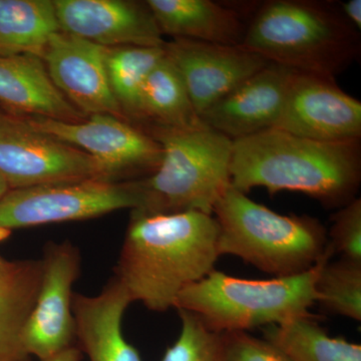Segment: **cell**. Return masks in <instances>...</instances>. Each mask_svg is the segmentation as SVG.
Masks as SVG:
<instances>
[{"mask_svg": "<svg viewBox=\"0 0 361 361\" xmlns=\"http://www.w3.org/2000/svg\"><path fill=\"white\" fill-rule=\"evenodd\" d=\"M218 238L213 215L133 212L115 276L133 302L165 312L175 308L180 292L215 270Z\"/></svg>", "mask_w": 361, "mask_h": 361, "instance_id": "obj_1", "label": "cell"}, {"mask_svg": "<svg viewBox=\"0 0 361 361\" xmlns=\"http://www.w3.org/2000/svg\"><path fill=\"white\" fill-rule=\"evenodd\" d=\"M360 183V140L320 142L270 129L233 141L230 184L244 194L299 192L339 209L357 198Z\"/></svg>", "mask_w": 361, "mask_h": 361, "instance_id": "obj_2", "label": "cell"}, {"mask_svg": "<svg viewBox=\"0 0 361 361\" xmlns=\"http://www.w3.org/2000/svg\"><path fill=\"white\" fill-rule=\"evenodd\" d=\"M341 4L270 0L246 25L241 45L268 63L336 80L360 54V35Z\"/></svg>", "mask_w": 361, "mask_h": 361, "instance_id": "obj_3", "label": "cell"}, {"mask_svg": "<svg viewBox=\"0 0 361 361\" xmlns=\"http://www.w3.org/2000/svg\"><path fill=\"white\" fill-rule=\"evenodd\" d=\"M220 256H236L267 274L307 272L334 255L324 226L307 215H281L230 185L214 207Z\"/></svg>", "mask_w": 361, "mask_h": 361, "instance_id": "obj_4", "label": "cell"}, {"mask_svg": "<svg viewBox=\"0 0 361 361\" xmlns=\"http://www.w3.org/2000/svg\"><path fill=\"white\" fill-rule=\"evenodd\" d=\"M322 259L307 272L269 280H249L213 270L180 292L176 310L190 311L217 334L248 331L311 316Z\"/></svg>", "mask_w": 361, "mask_h": 361, "instance_id": "obj_5", "label": "cell"}, {"mask_svg": "<svg viewBox=\"0 0 361 361\" xmlns=\"http://www.w3.org/2000/svg\"><path fill=\"white\" fill-rule=\"evenodd\" d=\"M161 148L158 169L141 179L145 199L133 212L145 215L197 211L213 215L230 185L233 141L216 130L152 126Z\"/></svg>", "mask_w": 361, "mask_h": 361, "instance_id": "obj_6", "label": "cell"}, {"mask_svg": "<svg viewBox=\"0 0 361 361\" xmlns=\"http://www.w3.org/2000/svg\"><path fill=\"white\" fill-rule=\"evenodd\" d=\"M142 180H84L9 190L0 198V237L32 226L92 219L144 204Z\"/></svg>", "mask_w": 361, "mask_h": 361, "instance_id": "obj_7", "label": "cell"}, {"mask_svg": "<svg viewBox=\"0 0 361 361\" xmlns=\"http://www.w3.org/2000/svg\"><path fill=\"white\" fill-rule=\"evenodd\" d=\"M30 127L54 139L82 149L92 157L104 182L140 174H153L161 160V145L145 132L106 114L90 116L78 123L30 116Z\"/></svg>", "mask_w": 361, "mask_h": 361, "instance_id": "obj_8", "label": "cell"}, {"mask_svg": "<svg viewBox=\"0 0 361 361\" xmlns=\"http://www.w3.org/2000/svg\"><path fill=\"white\" fill-rule=\"evenodd\" d=\"M0 175L9 189L102 180L94 159L0 111Z\"/></svg>", "mask_w": 361, "mask_h": 361, "instance_id": "obj_9", "label": "cell"}, {"mask_svg": "<svg viewBox=\"0 0 361 361\" xmlns=\"http://www.w3.org/2000/svg\"><path fill=\"white\" fill-rule=\"evenodd\" d=\"M80 261V251L70 241L44 246L39 290L23 334V346L32 357L42 361L77 345L73 285Z\"/></svg>", "mask_w": 361, "mask_h": 361, "instance_id": "obj_10", "label": "cell"}, {"mask_svg": "<svg viewBox=\"0 0 361 361\" xmlns=\"http://www.w3.org/2000/svg\"><path fill=\"white\" fill-rule=\"evenodd\" d=\"M274 129L320 142L360 140L361 103L336 80L296 71Z\"/></svg>", "mask_w": 361, "mask_h": 361, "instance_id": "obj_11", "label": "cell"}, {"mask_svg": "<svg viewBox=\"0 0 361 361\" xmlns=\"http://www.w3.org/2000/svg\"><path fill=\"white\" fill-rule=\"evenodd\" d=\"M164 47L199 116L270 63L243 45L174 39Z\"/></svg>", "mask_w": 361, "mask_h": 361, "instance_id": "obj_12", "label": "cell"}, {"mask_svg": "<svg viewBox=\"0 0 361 361\" xmlns=\"http://www.w3.org/2000/svg\"><path fill=\"white\" fill-rule=\"evenodd\" d=\"M52 84L82 115L123 118L109 84L106 47L59 32L42 56Z\"/></svg>", "mask_w": 361, "mask_h": 361, "instance_id": "obj_13", "label": "cell"}, {"mask_svg": "<svg viewBox=\"0 0 361 361\" xmlns=\"http://www.w3.org/2000/svg\"><path fill=\"white\" fill-rule=\"evenodd\" d=\"M54 4L61 32L106 49L166 44L147 4L123 0H56Z\"/></svg>", "mask_w": 361, "mask_h": 361, "instance_id": "obj_14", "label": "cell"}, {"mask_svg": "<svg viewBox=\"0 0 361 361\" xmlns=\"http://www.w3.org/2000/svg\"><path fill=\"white\" fill-rule=\"evenodd\" d=\"M295 73L269 63L207 109L202 123L231 141L274 129Z\"/></svg>", "mask_w": 361, "mask_h": 361, "instance_id": "obj_15", "label": "cell"}, {"mask_svg": "<svg viewBox=\"0 0 361 361\" xmlns=\"http://www.w3.org/2000/svg\"><path fill=\"white\" fill-rule=\"evenodd\" d=\"M133 303L116 276L96 296L73 294L75 341L90 361H142L123 334V314Z\"/></svg>", "mask_w": 361, "mask_h": 361, "instance_id": "obj_16", "label": "cell"}, {"mask_svg": "<svg viewBox=\"0 0 361 361\" xmlns=\"http://www.w3.org/2000/svg\"><path fill=\"white\" fill-rule=\"evenodd\" d=\"M0 103L33 116L82 121V114L52 84L44 61L30 54H0Z\"/></svg>", "mask_w": 361, "mask_h": 361, "instance_id": "obj_17", "label": "cell"}, {"mask_svg": "<svg viewBox=\"0 0 361 361\" xmlns=\"http://www.w3.org/2000/svg\"><path fill=\"white\" fill-rule=\"evenodd\" d=\"M161 35L174 39L241 45L246 25L236 9L212 0H148Z\"/></svg>", "mask_w": 361, "mask_h": 361, "instance_id": "obj_18", "label": "cell"}, {"mask_svg": "<svg viewBox=\"0 0 361 361\" xmlns=\"http://www.w3.org/2000/svg\"><path fill=\"white\" fill-rule=\"evenodd\" d=\"M42 280L40 260L13 262L0 275V361H32L23 334Z\"/></svg>", "mask_w": 361, "mask_h": 361, "instance_id": "obj_19", "label": "cell"}, {"mask_svg": "<svg viewBox=\"0 0 361 361\" xmlns=\"http://www.w3.org/2000/svg\"><path fill=\"white\" fill-rule=\"evenodd\" d=\"M61 32L51 0H0V54L42 59L54 33Z\"/></svg>", "mask_w": 361, "mask_h": 361, "instance_id": "obj_20", "label": "cell"}, {"mask_svg": "<svg viewBox=\"0 0 361 361\" xmlns=\"http://www.w3.org/2000/svg\"><path fill=\"white\" fill-rule=\"evenodd\" d=\"M144 121L169 129L192 130L206 127L195 110L179 71L167 56L159 61L147 78L142 97Z\"/></svg>", "mask_w": 361, "mask_h": 361, "instance_id": "obj_21", "label": "cell"}, {"mask_svg": "<svg viewBox=\"0 0 361 361\" xmlns=\"http://www.w3.org/2000/svg\"><path fill=\"white\" fill-rule=\"evenodd\" d=\"M314 317L266 326L264 339L293 361H361L360 344L330 336Z\"/></svg>", "mask_w": 361, "mask_h": 361, "instance_id": "obj_22", "label": "cell"}, {"mask_svg": "<svg viewBox=\"0 0 361 361\" xmlns=\"http://www.w3.org/2000/svg\"><path fill=\"white\" fill-rule=\"evenodd\" d=\"M164 47L106 49L109 84L123 116L144 121L142 90L149 73L166 56Z\"/></svg>", "mask_w": 361, "mask_h": 361, "instance_id": "obj_23", "label": "cell"}, {"mask_svg": "<svg viewBox=\"0 0 361 361\" xmlns=\"http://www.w3.org/2000/svg\"><path fill=\"white\" fill-rule=\"evenodd\" d=\"M315 293L316 303L325 310L361 322V263L326 261L316 279Z\"/></svg>", "mask_w": 361, "mask_h": 361, "instance_id": "obj_24", "label": "cell"}, {"mask_svg": "<svg viewBox=\"0 0 361 361\" xmlns=\"http://www.w3.org/2000/svg\"><path fill=\"white\" fill-rule=\"evenodd\" d=\"M177 310L182 322L180 336L161 361H225L223 334L209 329L194 313Z\"/></svg>", "mask_w": 361, "mask_h": 361, "instance_id": "obj_25", "label": "cell"}, {"mask_svg": "<svg viewBox=\"0 0 361 361\" xmlns=\"http://www.w3.org/2000/svg\"><path fill=\"white\" fill-rule=\"evenodd\" d=\"M329 245L342 259L361 263V199L341 207L332 217Z\"/></svg>", "mask_w": 361, "mask_h": 361, "instance_id": "obj_26", "label": "cell"}, {"mask_svg": "<svg viewBox=\"0 0 361 361\" xmlns=\"http://www.w3.org/2000/svg\"><path fill=\"white\" fill-rule=\"evenodd\" d=\"M223 337L225 361H293L274 344L248 332H230Z\"/></svg>", "mask_w": 361, "mask_h": 361, "instance_id": "obj_27", "label": "cell"}, {"mask_svg": "<svg viewBox=\"0 0 361 361\" xmlns=\"http://www.w3.org/2000/svg\"><path fill=\"white\" fill-rule=\"evenodd\" d=\"M341 8L346 20L351 23L356 30H361V0H348L342 2Z\"/></svg>", "mask_w": 361, "mask_h": 361, "instance_id": "obj_28", "label": "cell"}, {"mask_svg": "<svg viewBox=\"0 0 361 361\" xmlns=\"http://www.w3.org/2000/svg\"><path fill=\"white\" fill-rule=\"evenodd\" d=\"M82 356V353L78 346L73 345L42 361H80Z\"/></svg>", "mask_w": 361, "mask_h": 361, "instance_id": "obj_29", "label": "cell"}, {"mask_svg": "<svg viewBox=\"0 0 361 361\" xmlns=\"http://www.w3.org/2000/svg\"><path fill=\"white\" fill-rule=\"evenodd\" d=\"M8 185L6 182V180L2 178V176L0 175V198L4 196L9 191Z\"/></svg>", "mask_w": 361, "mask_h": 361, "instance_id": "obj_30", "label": "cell"}, {"mask_svg": "<svg viewBox=\"0 0 361 361\" xmlns=\"http://www.w3.org/2000/svg\"><path fill=\"white\" fill-rule=\"evenodd\" d=\"M13 265V262H7L4 258L0 257V275L4 274Z\"/></svg>", "mask_w": 361, "mask_h": 361, "instance_id": "obj_31", "label": "cell"}]
</instances>
